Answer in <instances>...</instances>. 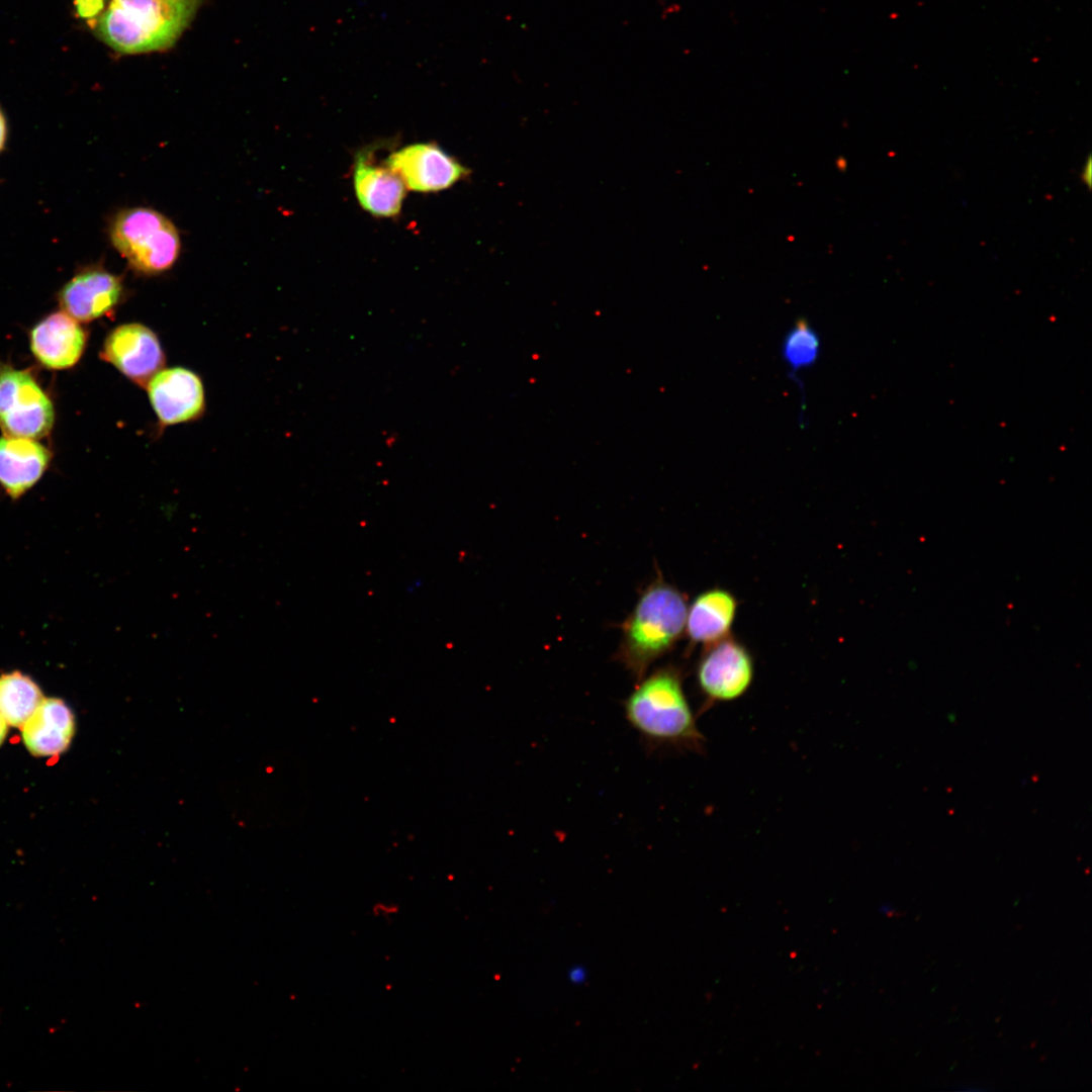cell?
Instances as JSON below:
<instances>
[{"mask_svg":"<svg viewBox=\"0 0 1092 1092\" xmlns=\"http://www.w3.org/2000/svg\"><path fill=\"white\" fill-rule=\"evenodd\" d=\"M623 708L626 721L650 749L706 751V738L686 696L678 667L667 665L644 676Z\"/></svg>","mask_w":1092,"mask_h":1092,"instance_id":"1","label":"cell"},{"mask_svg":"<svg viewBox=\"0 0 1092 1092\" xmlns=\"http://www.w3.org/2000/svg\"><path fill=\"white\" fill-rule=\"evenodd\" d=\"M202 0H110L95 32L126 55L171 48L194 18Z\"/></svg>","mask_w":1092,"mask_h":1092,"instance_id":"2","label":"cell"},{"mask_svg":"<svg viewBox=\"0 0 1092 1092\" xmlns=\"http://www.w3.org/2000/svg\"><path fill=\"white\" fill-rule=\"evenodd\" d=\"M685 595L660 577L641 594L623 624L618 659L639 681L649 666L673 648L686 629Z\"/></svg>","mask_w":1092,"mask_h":1092,"instance_id":"3","label":"cell"},{"mask_svg":"<svg viewBox=\"0 0 1092 1092\" xmlns=\"http://www.w3.org/2000/svg\"><path fill=\"white\" fill-rule=\"evenodd\" d=\"M109 236L113 247L136 272L156 275L169 270L180 253L174 223L147 207L121 210L112 220Z\"/></svg>","mask_w":1092,"mask_h":1092,"instance_id":"4","label":"cell"},{"mask_svg":"<svg viewBox=\"0 0 1092 1092\" xmlns=\"http://www.w3.org/2000/svg\"><path fill=\"white\" fill-rule=\"evenodd\" d=\"M754 678L749 650L730 635L704 647L696 666V681L703 698L700 714L720 703L743 697Z\"/></svg>","mask_w":1092,"mask_h":1092,"instance_id":"5","label":"cell"},{"mask_svg":"<svg viewBox=\"0 0 1092 1092\" xmlns=\"http://www.w3.org/2000/svg\"><path fill=\"white\" fill-rule=\"evenodd\" d=\"M54 420L53 403L32 375L0 363V428L5 436L42 438Z\"/></svg>","mask_w":1092,"mask_h":1092,"instance_id":"6","label":"cell"},{"mask_svg":"<svg viewBox=\"0 0 1092 1092\" xmlns=\"http://www.w3.org/2000/svg\"><path fill=\"white\" fill-rule=\"evenodd\" d=\"M100 357L140 387L164 368L166 356L157 334L141 323H126L106 336Z\"/></svg>","mask_w":1092,"mask_h":1092,"instance_id":"7","label":"cell"},{"mask_svg":"<svg viewBox=\"0 0 1092 1092\" xmlns=\"http://www.w3.org/2000/svg\"><path fill=\"white\" fill-rule=\"evenodd\" d=\"M146 389L160 429L197 421L205 412L203 382L188 368H163Z\"/></svg>","mask_w":1092,"mask_h":1092,"instance_id":"8","label":"cell"},{"mask_svg":"<svg viewBox=\"0 0 1092 1092\" xmlns=\"http://www.w3.org/2000/svg\"><path fill=\"white\" fill-rule=\"evenodd\" d=\"M385 166L405 187L420 192L446 189L468 175V169L440 147L420 143L392 153Z\"/></svg>","mask_w":1092,"mask_h":1092,"instance_id":"9","label":"cell"},{"mask_svg":"<svg viewBox=\"0 0 1092 1092\" xmlns=\"http://www.w3.org/2000/svg\"><path fill=\"white\" fill-rule=\"evenodd\" d=\"M122 278L102 268H88L74 276L60 291L59 302L66 313L88 323L106 316L124 298Z\"/></svg>","mask_w":1092,"mask_h":1092,"instance_id":"10","label":"cell"},{"mask_svg":"<svg viewBox=\"0 0 1092 1092\" xmlns=\"http://www.w3.org/2000/svg\"><path fill=\"white\" fill-rule=\"evenodd\" d=\"M30 349L37 361L50 369L74 366L82 357L87 333L65 311L54 312L30 332Z\"/></svg>","mask_w":1092,"mask_h":1092,"instance_id":"11","label":"cell"},{"mask_svg":"<svg viewBox=\"0 0 1092 1092\" xmlns=\"http://www.w3.org/2000/svg\"><path fill=\"white\" fill-rule=\"evenodd\" d=\"M738 603L728 589L713 587L699 594L688 606L685 632L691 646L712 645L730 635Z\"/></svg>","mask_w":1092,"mask_h":1092,"instance_id":"12","label":"cell"},{"mask_svg":"<svg viewBox=\"0 0 1092 1092\" xmlns=\"http://www.w3.org/2000/svg\"><path fill=\"white\" fill-rule=\"evenodd\" d=\"M50 461L51 452L34 439L0 438V484L12 498L36 483Z\"/></svg>","mask_w":1092,"mask_h":1092,"instance_id":"13","label":"cell"},{"mask_svg":"<svg viewBox=\"0 0 1092 1092\" xmlns=\"http://www.w3.org/2000/svg\"><path fill=\"white\" fill-rule=\"evenodd\" d=\"M354 186L361 206L374 216L396 215L405 195L402 180L386 166H376L367 153H359L355 162Z\"/></svg>","mask_w":1092,"mask_h":1092,"instance_id":"14","label":"cell"},{"mask_svg":"<svg viewBox=\"0 0 1092 1092\" xmlns=\"http://www.w3.org/2000/svg\"><path fill=\"white\" fill-rule=\"evenodd\" d=\"M74 733V717L59 699H43L21 726L22 739L34 755L51 756L64 751Z\"/></svg>","mask_w":1092,"mask_h":1092,"instance_id":"15","label":"cell"},{"mask_svg":"<svg viewBox=\"0 0 1092 1092\" xmlns=\"http://www.w3.org/2000/svg\"><path fill=\"white\" fill-rule=\"evenodd\" d=\"M43 700L35 682L19 671L0 676V715L13 727H21Z\"/></svg>","mask_w":1092,"mask_h":1092,"instance_id":"16","label":"cell"},{"mask_svg":"<svg viewBox=\"0 0 1092 1092\" xmlns=\"http://www.w3.org/2000/svg\"><path fill=\"white\" fill-rule=\"evenodd\" d=\"M821 341L815 329L799 320L786 334L782 345L785 363L796 373L813 366L820 355Z\"/></svg>","mask_w":1092,"mask_h":1092,"instance_id":"17","label":"cell"},{"mask_svg":"<svg viewBox=\"0 0 1092 1092\" xmlns=\"http://www.w3.org/2000/svg\"><path fill=\"white\" fill-rule=\"evenodd\" d=\"M105 2L106 0H75V6L79 16L93 18L102 13Z\"/></svg>","mask_w":1092,"mask_h":1092,"instance_id":"18","label":"cell"},{"mask_svg":"<svg viewBox=\"0 0 1092 1092\" xmlns=\"http://www.w3.org/2000/svg\"><path fill=\"white\" fill-rule=\"evenodd\" d=\"M587 970L584 966L573 965L568 969L567 979L573 985H581L586 981Z\"/></svg>","mask_w":1092,"mask_h":1092,"instance_id":"19","label":"cell"},{"mask_svg":"<svg viewBox=\"0 0 1092 1092\" xmlns=\"http://www.w3.org/2000/svg\"><path fill=\"white\" fill-rule=\"evenodd\" d=\"M1081 178H1082L1084 184H1086V186L1090 187V185H1091V158L1090 157L1087 159V162L1083 167Z\"/></svg>","mask_w":1092,"mask_h":1092,"instance_id":"20","label":"cell"},{"mask_svg":"<svg viewBox=\"0 0 1092 1092\" xmlns=\"http://www.w3.org/2000/svg\"><path fill=\"white\" fill-rule=\"evenodd\" d=\"M6 138V122L2 111L0 110V151L3 148Z\"/></svg>","mask_w":1092,"mask_h":1092,"instance_id":"21","label":"cell"},{"mask_svg":"<svg viewBox=\"0 0 1092 1092\" xmlns=\"http://www.w3.org/2000/svg\"><path fill=\"white\" fill-rule=\"evenodd\" d=\"M880 912L888 917L897 915V909L892 904H883L880 906Z\"/></svg>","mask_w":1092,"mask_h":1092,"instance_id":"22","label":"cell"},{"mask_svg":"<svg viewBox=\"0 0 1092 1092\" xmlns=\"http://www.w3.org/2000/svg\"><path fill=\"white\" fill-rule=\"evenodd\" d=\"M6 733H7V723L3 719V717L0 715V745L3 742V740H4L5 736H6Z\"/></svg>","mask_w":1092,"mask_h":1092,"instance_id":"23","label":"cell"}]
</instances>
